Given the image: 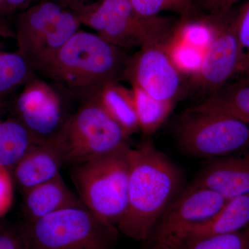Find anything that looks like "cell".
Returning a JSON list of instances; mask_svg holds the SVG:
<instances>
[{"label":"cell","mask_w":249,"mask_h":249,"mask_svg":"<svg viewBox=\"0 0 249 249\" xmlns=\"http://www.w3.org/2000/svg\"><path fill=\"white\" fill-rule=\"evenodd\" d=\"M224 16H198L193 14L181 16L174 24L171 36L204 52L217 34Z\"/></svg>","instance_id":"ffe728a7"},{"label":"cell","mask_w":249,"mask_h":249,"mask_svg":"<svg viewBox=\"0 0 249 249\" xmlns=\"http://www.w3.org/2000/svg\"><path fill=\"white\" fill-rule=\"evenodd\" d=\"M136 12L143 18L160 16L163 11H173L181 16L196 14L193 0H129Z\"/></svg>","instance_id":"cb8c5ba5"},{"label":"cell","mask_w":249,"mask_h":249,"mask_svg":"<svg viewBox=\"0 0 249 249\" xmlns=\"http://www.w3.org/2000/svg\"><path fill=\"white\" fill-rule=\"evenodd\" d=\"M71 10L80 24L91 28L103 40L121 49L165 43L174 24L168 18L139 16L129 0L78 2Z\"/></svg>","instance_id":"3957f363"},{"label":"cell","mask_w":249,"mask_h":249,"mask_svg":"<svg viewBox=\"0 0 249 249\" xmlns=\"http://www.w3.org/2000/svg\"><path fill=\"white\" fill-rule=\"evenodd\" d=\"M85 1L86 0H62L60 4L65 6V7L68 8L71 6L72 4L78 2H85Z\"/></svg>","instance_id":"4dcf8cb0"},{"label":"cell","mask_w":249,"mask_h":249,"mask_svg":"<svg viewBox=\"0 0 249 249\" xmlns=\"http://www.w3.org/2000/svg\"><path fill=\"white\" fill-rule=\"evenodd\" d=\"M18 229L29 249H117L120 233L85 207L25 221Z\"/></svg>","instance_id":"277c9868"},{"label":"cell","mask_w":249,"mask_h":249,"mask_svg":"<svg viewBox=\"0 0 249 249\" xmlns=\"http://www.w3.org/2000/svg\"><path fill=\"white\" fill-rule=\"evenodd\" d=\"M193 109L225 113L249 126V81L224 91L219 90Z\"/></svg>","instance_id":"44dd1931"},{"label":"cell","mask_w":249,"mask_h":249,"mask_svg":"<svg viewBox=\"0 0 249 249\" xmlns=\"http://www.w3.org/2000/svg\"><path fill=\"white\" fill-rule=\"evenodd\" d=\"M11 170L0 166V217L9 212L14 201V178Z\"/></svg>","instance_id":"4316f807"},{"label":"cell","mask_w":249,"mask_h":249,"mask_svg":"<svg viewBox=\"0 0 249 249\" xmlns=\"http://www.w3.org/2000/svg\"><path fill=\"white\" fill-rule=\"evenodd\" d=\"M80 25L71 10L54 0L31 5L16 21L18 52L41 76Z\"/></svg>","instance_id":"8992f818"},{"label":"cell","mask_w":249,"mask_h":249,"mask_svg":"<svg viewBox=\"0 0 249 249\" xmlns=\"http://www.w3.org/2000/svg\"><path fill=\"white\" fill-rule=\"evenodd\" d=\"M78 103L61 87L36 75L11 101L10 109L30 134L34 144L55 143Z\"/></svg>","instance_id":"ba28073f"},{"label":"cell","mask_w":249,"mask_h":249,"mask_svg":"<svg viewBox=\"0 0 249 249\" xmlns=\"http://www.w3.org/2000/svg\"><path fill=\"white\" fill-rule=\"evenodd\" d=\"M98 95L106 110L129 137L139 130L132 89H127L119 82H114L103 87Z\"/></svg>","instance_id":"ac0fdd59"},{"label":"cell","mask_w":249,"mask_h":249,"mask_svg":"<svg viewBox=\"0 0 249 249\" xmlns=\"http://www.w3.org/2000/svg\"><path fill=\"white\" fill-rule=\"evenodd\" d=\"M0 249H29L19 229L4 227L0 231Z\"/></svg>","instance_id":"83f0119b"},{"label":"cell","mask_w":249,"mask_h":249,"mask_svg":"<svg viewBox=\"0 0 249 249\" xmlns=\"http://www.w3.org/2000/svg\"><path fill=\"white\" fill-rule=\"evenodd\" d=\"M164 47L174 65L183 76H195L200 71L204 52L183 41L172 37L165 42Z\"/></svg>","instance_id":"603a6c76"},{"label":"cell","mask_w":249,"mask_h":249,"mask_svg":"<svg viewBox=\"0 0 249 249\" xmlns=\"http://www.w3.org/2000/svg\"><path fill=\"white\" fill-rule=\"evenodd\" d=\"M64 165L58 144H34L13 168V178L24 193L56 178Z\"/></svg>","instance_id":"5bb4252c"},{"label":"cell","mask_w":249,"mask_h":249,"mask_svg":"<svg viewBox=\"0 0 249 249\" xmlns=\"http://www.w3.org/2000/svg\"><path fill=\"white\" fill-rule=\"evenodd\" d=\"M240 65L235 18L229 13L223 16L217 34L204 51L200 71L191 78L192 83L198 89L214 93L238 73Z\"/></svg>","instance_id":"7c38bea8"},{"label":"cell","mask_w":249,"mask_h":249,"mask_svg":"<svg viewBox=\"0 0 249 249\" xmlns=\"http://www.w3.org/2000/svg\"><path fill=\"white\" fill-rule=\"evenodd\" d=\"M129 166L127 209L116 227L125 237L145 242L176 197L182 176L150 140L129 147Z\"/></svg>","instance_id":"6da1fadb"},{"label":"cell","mask_w":249,"mask_h":249,"mask_svg":"<svg viewBox=\"0 0 249 249\" xmlns=\"http://www.w3.org/2000/svg\"><path fill=\"white\" fill-rule=\"evenodd\" d=\"M127 59L123 49L79 30L40 76L61 87L78 103L122 79Z\"/></svg>","instance_id":"7a4b0ae2"},{"label":"cell","mask_w":249,"mask_h":249,"mask_svg":"<svg viewBox=\"0 0 249 249\" xmlns=\"http://www.w3.org/2000/svg\"><path fill=\"white\" fill-rule=\"evenodd\" d=\"M129 147L73 165L70 173L85 207L116 227L127 209Z\"/></svg>","instance_id":"5b68a950"},{"label":"cell","mask_w":249,"mask_h":249,"mask_svg":"<svg viewBox=\"0 0 249 249\" xmlns=\"http://www.w3.org/2000/svg\"><path fill=\"white\" fill-rule=\"evenodd\" d=\"M0 1L5 11H10L22 6H27L30 0H0Z\"/></svg>","instance_id":"f546056e"},{"label":"cell","mask_w":249,"mask_h":249,"mask_svg":"<svg viewBox=\"0 0 249 249\" xmlns=\"http://www.w3.org/2000/svg\"><path fill=\"white\" fill-rule=\"evenodd\" d=\"M235 26L240 52L238 73H242L249 66V1L235 17Z\"/></svg>","instance_id":"484cf974"},{"label":"cell","mask_w":249,"mask_h":249,"mask_svg":"<svg viewBox=\"0 0 249 249\" xmlns=\"http://www.w3.org/2000/svg\"><path fill=\"white\" fill-rule=\"evenodd\" d=\"M180 148L197 158L215 159L249 147V126L218 111L188 109L177 127Z\"/></svg>","instance_id":"9c48e42d"},{"label":"cell","mask_w":249,"mask_h":249,"mask_svg":"<svg viewBox=\"0 0 249 249\" xmlns=\"http://www.w3.org/2000/svg\"><path fill=\"white\" fill-rule=\"evenodd\" d=\"M33 145L30 134L9 106L0 107V166L13 170Z\"/></svg>","instance_id":"e0dca14e"},{"label":"cell","mask_w":249,"mask_h":249,"mask_svg":"<svg viewBox=\"0 0 249 249\" xmlns=\"http://www.w3.org/2000/svg\"><path fill=\"white\" fill-rule=\"evenodd\" d=\"M139 129L146 135L155 133L166 121L175 103L151 97L137 87L132 86Z\"/></svg>","instance_id":"7402d4cb"},{"label":"cell","mask_w":249,"mask_h":249,"mask_svg":"<svg viewBox=\"0 0 249 249\" xmlns=\"http://www.w3.org/2000/svg\"><path fill=\"white\" fill-rule=\"evenodd\" d=\"M98 91L78 103L55 142L61 149L65 164H80L128 144L129 136L106 110Z\"/></svg>","instance_id":"52a82bcc"},{"label":"cell","mask_w":249,"mask_h":249,"mask_svg":"<svg viewBox=\"0 0 249 249\" xmlns=\"http://www.w3.org/2000/svg\"><path fill=\"white\" fill-rule=\"evenodd\" d=\"M36 75L18 51L0 49V107L9 106L16 93Z\"/></svg>","instance_id":"d6986e66"},{"label":"cell","mask_w":249,"mask_h":249,"mask_svg":"<svg viewBox=\"0 0 249 249\" xmlns=\"http://www.w3.org/2000/svg\"><path fill=\"white\" fill-rule=\"evenodd\" d=\"M4 227H2V226L0 225V231L1 230V229H4Z\"/></svg>","instance_id":"836d02e7"},{"label":"cell","mask_w":249,"mask_h":249,"mask_svg":"<svg viewBox=\"0 0 249 249\" xmlns=\"http://www.w3.org/2000/svg\"><path fill=\"white\" fill-rule=\"evenodd\" d=\"M194 183L206 187L227 200L249 194V150L212 159Z\"/></svg>","instance_id":"4fadbf2b"},{"label":"cell","mask_w":249,"mask_h":249,"mask_svg":"<svg viewBox=\"0 0 249 249\" xmlns=\"http://www.w3.org/2000/svg\"><path fill=\"white\" fill-rule=\"evenodd\" d=\"M178 249H249V227L233 233L190 241Z\"/></svg>","instance_id":"d4e9b609"},{"label":"cell","mask_w":249,"mask_h":249,"mask_svg":"<svg viewBox=\"0 0 249 249\" xmlns=\"http://www.w3.org/2000/svg\"><path fill=\"white\" fill-rule=\"evenodd\" d=\"M46 1V0H30V1H29V4H28L27 7L29 6H31V5L36 4V3L40 2V1ZM54 1H55L56 2H58V4H60L62 0H54Z\"/></svg>","instance_id":"1f68e13d"},{"label":"cell","mask_w":249,"mask_h":249,"mask_svg":"<svg viewBox=\"0 0 249 249\" xmlns=\"http://www.w3.org/2000/svg\"><path fill=\"white\" fill-rule=\"evenodd\" d=\"M248 227L249 194L228 200L222 209L218 211L213 217L206 222L193 228L187 232L180 247L190 241L233 233Z\"/></svg>","instance_id":"2e32d148"},{"label":"cell","mask_w":249,"mask_h":249,"mask_svg":"<svg viewBox=\"0 0 249 249\" xmlns=\"http://www.w3.org/2000/svg\"><path fill=\"white\" fill-rule=\"evenodd\" d=\"M24 194L22 209L26 222H33L62 210L85 207L70 190L61 175L31 188Z\"/></svg>","instance_id":"9a60e30c"},{"label":"cell","mask_w":249,"mask_h":249,"mask_svg":"<svg viewBox=\"0 0 249 249\" xmlns=\"http://www.w3.org/2000/svg\"><path fill=\"white\" fill-rule=\"evenodd\" d=\"M240 0H193L195 6H199L210 16H222L229 14L235 3Z\"/></svg>","instance_id":"f1b7e54d"},{"label":"cell","mask_w":249,"mask_h":249,"mask_svg":"<svg viewBox=\"0 0 249 249\" xmlns=\"http://www.w3.org/2000/svg\"><path fill=\"white\" fill-rule=\"evenodd\" d=\"M227 199L193 182L172 201L145 242V249H178L187 232L222 209Z\"/></svg>","instance_id":"30bf717a"},{"label":"cell","mask_w":249,"mask_h":249,"mask_svg":"<svg viewBox=\"0 0 249 249\" xmlns=\"http://www.w3.org/2000/svg\"><path fill=\"white\" fill-rule=\"evenodd\" d=\"M165 43L144 46L128 57L122 78L151 97L175 103L183 88V76L167 53Z\"/></svg>","instance_id":"8fae6325"},{"label":"cell","mask_w":249,"mask_h":249,"mask_svg":"<svg viewBox=\"0 0 249 249\" xmlns=\"http://www.w3.org/2000/svg\"><path fill=\"white\" fill-rule=\"evenodd\" d=\"M242 73H245V74L247 75V76L248 77V78H249L248 81H249V66L248 67H247V68L246 69L245 71L242 72Z\"/></svg>","instance_id":"d6a6232c"}]
</instances>
